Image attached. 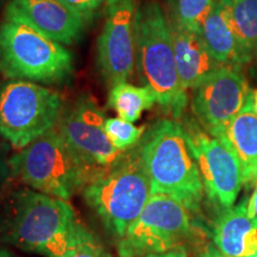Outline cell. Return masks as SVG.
Wrapping results in <instances>:
<instances>
[{
    "mask_svg": "<svg viewBox=\"0 0 257 257\" xmlns=\"http://www.w3.org/2000/svg\"><path fill=\"white\" fill-rule=\"evenodd\" d=\"M104 128L112 146L121 153L136 148L146 134V126H135L134 123L119 117L106 119Z\"/></svg>",
    "mask_w": 257,
    "mask_h": 257,
    "instance_id": "obj_21",
    "label": "cell"
},
{
    "mask_svg": "<svg viewBox=\"0 0 257 257\" xmlns=\"http://www.w3.org/2000/svg\"><path fill=\"white\" fill-rule=\"evenodd\" d=\"M252 94L240 112L220 135L238 157L243 172V186L251 188L257 185V114L253 111Z\"/></svg>",
    "mask_w": 257,
    "mask_h": 257,
    "instance_id": "obj_17",
    "label": "cell"
},
{
    "mask_svg": "<svg viewBox=\"0 0 257 257\" xmlns=\"http://www.w3.org/2000/svg\"><path fill=\"white\" fill-rule=\"evenodd\" d=\"M136 66L161 107L180 119L187 107V93L176 68L172 30L162 6L148 2L138 8Z\"/></svg>",
    "mask_w": 257,
    "mask_h": 257,
    "instance_id": "obj_4",
    "label": "cell"
},
{
    "mask_svg": "<svg viewBox=\"0 0 257 257\" xmlns=\"http://www.w3.org/2000/svg\"><path fill=\"white\" fill-rule=\"evenodd\" d=\"M237 38L253 53L257 44V0H219Z\"/></svg>",
    "mask_w": 257,
    "mask_h": 257,
    "instance_id": "obj_19",
    "label": "cell"
},
{
    "mask_svg": "<svg viewBox=\"0 0 257 257\" xmlns=\"http://www.w3.org/2000/svg\"><path fill=\"white\" fill-rule=\"evenodd\" d=\"M105 120L104 112L94 99L81 95L56 124L67 144L94 176L110 168L124 155L106 136Z\"/></svg>",
    "mask_w": 257,
    "mask_h": 257,
    "instance_id": "obj_11",
    "label": "cell"
},
{
    "mask_svg": "<svg viewBox=\"0 0 257 257\" xmlns=\"http://www.w3.org/2000/svg\"><path fill=\"white\" fill-rule=\"evenodd\" d=\"M248 214L251 219L257 221V185L255 186L251 197L248 199V205H246Z\"/></svg>",
    "mask_w": 257,
    "mask_h": 257,
    "instance_id": "obj_25",
    "label": "cell"
},
{
    "mask_svg": "<svg viewBox=\"0 0 257 257\" xmlns=\"http://www.w3.org/2000/svg\"><path fill=\"white\" fill-rule=\"evenodd\" d=\"M156 102V96L152 88L148 86L140 87L125 81L112 86L107 104L121 119L135 123L144 111L150 110Z\"/></svg>",
    "mask_w": 257,
    "mask_h": 257,
    "instance_id": "obj_18",
    "label": "cell"
},
{
    "mask_svg": "<svg viewBox=\"0 0 257 257\" xmlns=\"http://www.w3.org/2000/svg\"><path fill=\"white\" fill-rule=\"evenodd\" d=\"M170 30L180 81L186 91L194 89L223 64L212 57L199 32L174 24H170Z\"/></svg>",
    "mask_w": 257,
    "mask_h": 257,
    "instance_id": "obj_15",
    "label": "cell"
},
{
    "mask_svg": "<svg viewBox=\"0 0 257 257\" xmlns=\"http://www.w3.org/2000/svg\"><path fill=\"white\" fill-rule=\"evenodd\" d=\"M14 179L29 188L69 201L94 174L67 144L56 126L10 157Z\"/></svg>",
    "mask_w": 257,
    "mask_h": 257,
    "instance_id": "obj_6",
    "label": "cell"
},
{
    "mask_svg": "<svg viewBox=\"0 0 257 257\" xmlns=\"http://www.w3.org/2000/svg\"><path fill=\"white\" fill-rule=\"evenodd\" d=\"M201 257H229V256H225L223 253H220L216 248H208L206 251L202 253Z\"/></svg>",
    "mask_w": 257,
    "mask_h": 257,
    "instance_id": "obj_27",
    "label": "cell"
},
{
    "mask_svg": "<svg viewBox=\"0 0 257 257\" xmlns=\"http://www.w3.org/2000/svg\"><path fill=\"white\" fill-rule=\"evenodd\" d=\"M83 198L106 230L119 240L152 197V186L138 148L124 153L108 169L89 180Z\"/></svg>",
    "mask_w": 257,
    "mask_h": 257,
    "instance_id": "obj_5",
    "label": "cell"
},
{
    "mask_svg": "<svg viewBox=\"0 0 257 257\" xmlns=\"http://www.w3.org/2000/svg\"><path fill=\"white\" fill-rule=\"evenodd\" d=\"M105 22L96 42V64L107 85L125 82L136 66V0H107Z\"/></svg>",
    "mask_w": 257,
    "mask_h": 257,
    "instance_id": "obj_10",
    "label": "cell"
},
{
    "mask_svg": "<svg viewBox=\"0 0 257 257\" xmlns=\"http://www.w3.org/2000/svg\"><path fill=\"white\" fill-rule=\"evenodd\" d=\"M200 172L205 194L220 208L234 205L243 187L242 166L232 148L194 121L182 125Z\"/></svg>",
    "mask_w": 257,
    "mask_h": 257,
    "instance_id": "obj_9",
    "label": "cell"
},
{
    "mask_svg": "<svg viewBox=\"0 0 257 257\" xmlns=\"http://www.w3.org/2000/svg\"><path fill=\"white\" fill-rule=\"evenodd\" d=\"M199 35L212 57L223 66L239 68L252 59L253 53L243 46L231 29L219 0L205 18Z\"/></svg>",
    "mask_w": 257,
    "mask_h": 257,
    "instance_id": "obj_16",
    "label": "cell"
},
{
    "mask_svg": "<svg viewBox=\"0 0 257 257\" xmlns=\"http://www.w3.org/2000/svg\"><path fill=\"white\" fill-rule=\"evenodd\" d=\"M152 186V194H165L193 213L200 211L205 189L185 128L175 119H161L137 146Z\"/></svg>",
    "mask_w": 257,
    "mask_h": 257,
    "instance_id": "obj_3",
    "label": "cell"
},
{
    "mask_svg": "<svg viewBox=\"0 0 257 257\" xmlns=\"http://www.w3.org/2000/svg\"><path fill=\"white\" fill-rule=\"evenodd\" d=\"M251 93L239 68L221 66L193 89V113L207 134L219 137Z\"/></svg>",
    "mask_w": 257,
    "mask_h": 257,
    "instance_id": "obj_12",
    "label": "cell"
},
{
    "mask_svg": "<svg viewBox=\"0 0 257 257\" xmlns=\"http://www.w3.org/2000/svg\"><path fill=\"white\" fill-rule=\"evenodd\" d=\"M255 51H256V57H257V44H256V48H255Z\"/></svg>",
    "mask_w": 257,
    "mask_h": 257,
    "instance_id": "obj_31",
    "label": "cell"
},
{
    "mask_svg": "<svg viewBox=\"0 0 257 257\" xmlns=\"http://www.w3.org/2000/svg\"><path fill=\"white\" fill-rule=\"evenodd\" d=\"M62 2L69 5L70 8L76 10L80 14L85 16L86 18H88L93 12L96 11L107 0H62Z\"/></svg>",
    "mask_w": 257,
    "mask_h": 257,
    "instance_id": "obj_24",
    "label": "cell"
},
{
    "mask_svg": "<svg viewBox=\"0 0 257 257\" xmlns=\"http://www.w3.org/2000/svg\"><path fill=\"white\" fill-rule=\"evenodd\" d=\"M170 24L199 32L217 0H165Z\"/></svg>",
    "mask_w": 257,
    "mask_h": 257,
    "instance_id": "obj_20",
    "label": "cell"
},
{
    "mask_svg": "<svg viewBox=\"0 0 257 257\" xmlns=\"http://www.w3.org/2000/svg\"><path fill=\"white\" fill-rule=\"evenodd\" d=\"M73 73V54L10 2L0 23V74L9 80L51 85L67 82Z\"/></svg>",
    "mask_w": 257,
    "mask_h": 257,
    "instance_id": "obj_2",
    "label": "cell"
},
{
    "mask_svg": "<svg viewBox=\"0 0 257 257\" xmlns=\"http://www.w3.org/2000/svg\"><path fill=\"white\" fill-rule=\"evenodd\" d=\"M192 213L165 194H152L137 220L118 240L119 257H144L173 251L192 238Z\"/></svg>",
    "mask_w": 257,
    "mask_h": 257,
    "instance_id": "obj_8",
    "label": "cell"
},
{
    "mask_svg": "<svg viewBox=\"0 0 257 257\" xmlns=\"http://www.w3.org/2000/svg\"><path fill=\"white\" fill-rule=\"evenodd\" d=\"M252 106H253V111H255V113L257 114V89L256 91H253V94H252Z\"/></svg>",
    "mask_w": 257,
    "mask_h": 257,
    "instance_id": "obj_29",
    "label": "cell"
},
{
    "mask_svg": "<svg viewBox=\"0 0 257 257\" xmlns=\"http://www.w3.org/2000/svg\"><path fill=\"white\" fill-rule=\"evenodd\" d=\"M3 2H4V0H0V11H2V8H3Z\"/></svg>",
    "mask_w": 257,
    "mask_h": 257,
    "instance_id": "obj_30",
    "label": "cell"
},
{
    "mask_svg": "<svg viewBox=\"0 0 257 257\" xmlns=\"http://www.w3.org/2000/svg\"><path fill=\"white\" fill-rule=\"evenodd\" d=\"M63 100L53 89L25 80H10L0 87V136L21 150L55 127Z\"/></svg>",
    "mask_w": 257,
    "mask_h": 257,
    "instance_id": "obj_7",
    "label": "cell"
},
{
    "mask_svg": "<svg viewBox=\"0 0 257 257\" xmlns=\"http://www.w3.org/2000/svg\"><path fill=\"white\" fill-rule=\"evenodd\" d=\"M61 257H112V255L83 227L73 245Z\"/></svg>",
    "mask_w": 257,
    "mask_h": 257,
    "instance_id": "obj_22",
    "label": "cell"
},
{
    "mask_svg": "<svg viewBox=\"0 0 257 257\" xmlns=\"http://www.w3.org/2000/svg\"><path fill=\"white\" fill-rule=\"evenodd\" d=\"M14 179L10 159H8L4 148H0V198L4 197L10 181Z\"/></svg>",
    "mask_w": 257,
    "mask_h": 257,
    "instance_id": "obj_23",
    "label": "cell"
},
{
    "mask_svg": "<svg viewBox=\"0 0 257 257\" xmlns=\"http://www.w3.org/2000/svg\"><path fill=\"white\" fill-rule=\"evenodd\" d=\"M82 229L68 201L29 187L10 193L0 210V240L47 257L62 256Z\"/></svg>",
    "mask_w": 257,
    "mask_h": 257,
    "instance_id": "obj_1",
    "label": "cell"
},
{
    "mask_svg": "<svg viewBox=\"0 0 257 257\" xmlns=\"http://www.w3.org/2000/svg\"><path fill=\"white\" fill-rule=\"evenodd\" d=\"M0 257H17L9 249H0Z\"/></svg>",
    "mask_w": 257,
    "mask_h": 257,
    "instance_id": "obj_28",
    "label": "cell"
},
{
    "mask_svg": "<svg viewBox=\"0 0 257 257\" xmlns=\"http://www.w3.org/2000/svg\"><path fill=\"white\" fill-rule=\"evenodd\" d=\"M35 27L63 46L80 40L86 27L85 16L62 0H11Z\"/></svg>",
    "mask_w": 257,
    "mask_h": 257,
    "instance_id": "obj_13",
    "label": "cell"
},
{
    "mask_svg": "<svg viewBox=\"0 0 257 257\" xmlns=\"http://www.w3.org/2000/svg\"><path fill=\"white\" fill-rule=\"evenodd\" d=\"M243 199L236 206L225 208L212 227L214 248L229 257H257V221L246 210Z\"/></svg>",
    "mask_w": 257,
    "mask_h": 257,
    "instance_id": "obj_14",
    "label": "cell"
},
{
    "mask_svg": "<svg viewBox=\"0 0 257 257\" xmlns=\"http://www.w3.org/2000/svg\"><path fill=\"white\" fill-rule=\"evenodd\" d=\"M144 257H188L187 253L181 250H173V251L163 252V253H150Z\"/></svg>",
    "mask_w": 257,
    "mask_h": 257,
    "instance_id": "obj_26",
    "label": "cell"
}]
</instances>
